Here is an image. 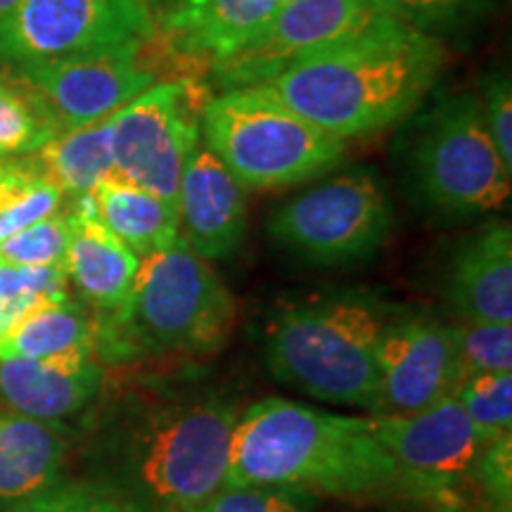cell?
I'll return each mask as SVG.
<instances>
[{"label":"cell","instance_id":"52a82bcc","mask_svg":"<svg viewBox=\"0 0 512 512\" xmlns=\"http://www.w3.org/2000/svg\"><path fill=\"white\" fill-rule=\"evenodd\" d=\"M411 166L422 200L446 216H486L510 202L512 169L498 155L479 98L470 93L441 100L427 114Z\"/></svg>","mask_w":512,"mask_h":512},{"label":"cell","instance_id":"ba28073f","mask_svg":"<svg viewBox=\"0 0 512 512\" xmlns=\"http://www.w3.org/2000/svg\"><path fill=\"white\" fill-rule=\"evenodd\" d=\"M394 214L370 171H349L287 200L268 216L275 245L313 266H347L380 252Z\"/></svg>","mask_w":512,"mask_h":512},{"label":"cell","instance_id":"8fae6325","mask_svg":"<svg viewBox=\"0 0 512 512\" xmlns=\"http://www.w3.org/2000/svg\"><path fill=\"white\" fill-rule=\"evenodd\" d=\"M195 79L152 83L112 117L114 174L176 207L185 162L200 140L209 102Z\"/></svg>","mask_w":512,"mask_h":512},{"label":"cell","instance_id":"f546056e","mask_svg":"<svg viewBox=\"0 0 512 512\" xmlns=\"http://www.w3.org/2000/svg\"><path fill=\"white\" fill-rule=\"evenodd\" d=\"M472 503L482 498L486 512L512 510V434L484 446L472 470Z\"/></svg>","mask_w":512,"mask_h":512},{"label":"cell","instance_id":"44dd1931","mask_svg":"<svg viewBox=\"0 0 512 512\" xmlns=\"http://www.w3.org/2000/svg\"><path fill=\"white\" fill-rule=\"evenodd\" d=\"M91 202L102 226L117 235L138 259L181 238L174 204L117 174L95 185Z\"/></svg>","mask_w":512,"mask_h":512},{"label":"cell","instance_id":"4dcf8cb0","mask_svg":"<svg viewBox=\"0 0 512 512\" xmlns=\"http://www.w3.org/2000/svg\"><path fill=\"white\" fill-rule=\"evenodd\" d=\"M69 297L67 268H31L0 259V299L34 309Z\"/></svg>","mask_w":512,"mask_h":512},{"label":"cell","instance_id":"d6986e66","mask_svg":"<svg viewBox=\"0 0 512 512\" xmlns=\"http://www.w3.org/2000/svg\"><path fill=\"white\" fill-rule=\"evenodd\" d=\"M140 259L95 216L91 195L76 197L69 209L67 278L95 316H110L126 304Z\"/></svg>","mask_w":512,"mask_h":512},{"label":"cell","instance_id":"e575fe53","mask_svg":"<svg viewBox=\"0 0 512 512\" xmlns=\"http://www.w3.org/2000/svg\"><path fill=\"white\" fill-rule=\"evenodd\" d=\"M34 176V166L29 162H0V207L15 197Z\"/></svg>","mask_w":512,"mask_h":512},{"label":"cell","instance_id":"3957f363","mask_svg":"<svg viewBox=\"0 0 512 512\" xmlns=\"http://www.w3.org/2000/svg\"><path fill=\"white\" fill-rule=\"evenodd\" d=\"M223 484H275L342 498H401L394 458L370 415H344L266 396L247 403L230 439Z\"/></svg>","mask_w":512,"mask_h":512},{"label":"cell","instance_id":"ac0fdd59","mask_svg":"<svg viewBox=\"0 0 512 512\" xmlns=\"http://www.w3.org/2000/svg\"><path fill=\"white\" fill-rule=\"evenodd\" d=\"M444 297L458 320L512 323V230L491 223L460 242L446 271Z\"/></svg>","mask_w":512,"mask_h":512},{"label":"cell","instance_id":"9c48e42d","mask_svg":"<svg viewBox=\"0 0 512 512\" xmlns=\"http://www.w3.org/2000/svg\"><path fill=\"white\" fill-rule=\"evenodd\" d=\"M373 430L394 458L401 498L432 512L472 508V470L491 439L453 396L413 415H380Z\"/></svg>","mask_w":512,"mask_h":512},{"label":"cell","instance_id":"277c9868","mask_svg":"<svg viewBox=\"0 0 512 512\" xmlns=\"http://www.w3.org/2000/svg\"><path fill=\"white\" fill-rule=\"evenodd\" d=\"M238 304L221 275L183 238L140 259L126 304L95 316L98 361L204 358L226 349Z\"/></svg>","mask_w":512,"mask_h":512},{"label":"cell","instance_id":"e0dca14e","mask_svg":"<svg viewBox=\"0 0 512 512\" xmlns=\"http://www.w3.org/2000/svg\"><path fill=\"white\" fill-rule=\"evenodd\" d=\"M287 0H176L162 34L169 55L188 69H211L245 48Z\"/></svg>","mask_w":512,"mask_h":512},{"label":"cell","instance_id":"6da1fadb","mask_svg":"<svg viewBox=\"0 0 512 512\" xmlns=\"http://www.w3.org/2000/svg\"><path fill=\"white\" fill-rule=\"evenodd\" d=\"M238 396L200 382L128 396L95 444V477L131 512H190L226 479Z\"/></svg>","mask_w":512,"mask_h":512},{"label":"cell","instance_id":"30bf717a","mask_svg":"<svg viewBox=\"0 0 512 512\" xmlns=\"http://www.w3.org/2000/svg\"><path fill=\"white\" fill-rule=\"evenodd\" d=\"M147 43H121L53 60L5 64V76L29 95L60 136L112 117L159 81L157 69L145 55Z\"/></svg>","mask_w":512,"mask_h":512},{"label":"cell","instance_id":"484cf974","mask_svg":"<svg viewBox=\"0 0 512 512\" xmlns=\"http://www.w3.org/2000/svg\"><path fill=\"white\" fill-rule=\"evenodd\" d=\"M451 332L463 380L477 373H512V323L458 320Z\"/></svg>","mask_w":512,"mask_h":512},{"label":"cell","instance_id":"d6a6232c","mask_svg":"<svg viewBox=\"0 0 512 512\" xmlns=\"http://www.w3.org/2000/svg\"><path fill=\"white\" fill-rule=\"evenodd\" d=\"M479 107H482L484 126L494 140L498 155L503 164L512 169V88L508 74H498L489 81Z\"/></svg>","mask_w":512,"mask_h":512},{"label":"cell","instance_id":"d590c367","mask_svg":"<svg viewBox=\"0 0 512 512\" xmlns=\"http://www.w3.org/2000/svg\"><path fill=\"white\" fill-rule=\"evenodd\" d=\"M34 309H36V306H34ZM29 311H31L29 306L10 304V302H5V299H0V337H3L5 332H8L12 325H15L17 320Z\"/></svg>","mask_w":512,"mask_h":512},{"label":"cell","instance_id":"4316f807","mask_svg":"<svg viewBox=\"0 0 512 512\" xmlns=\"http://www.w3.org/2000/svg\"><path fill=\"white\" fill-rule=\"evenodd\" d=\"M318 496L292 486L223 484L190 512H318Z\"/></svg>","mask_w":512,"mask_h":512},{"label":"cell","instance_id":"7a4b0ae2","mask_svg":"<svg viewBox=\"0 0 512 512\" xmlns=\"http://www.w3.org/2000/svg\"><path fill=\"white\" fill-rule=\"evenodd\" d=\"M444 62L446 50L437 38L401 17H384L259 88L347 143L413 112L437 83Z\"/></svg>","mask_w":512,"mask_h":512},{"label":"cell","instance_id":"2e32d148","mask_svg":"<svg viewBox=\"0 0 512 512\" xmlns=\"http://www.w3.org/2000/svg\"><path fill=\"white\" fill-rule=\"evenodd\" d=\"M105 382L98 356L0 358V408L38 422H64L88 411Z\"/></svg>","mask_w":512,"mask_h":512},{"label":"cell","instance_id":"9a60e30c","mask_svg":"<svg viewBox=\"0 0 512 512\" xmlns=\"http://www.w3.org/2000/svg\"><path fill=\"white\" fill-rule=\"evenodd\" d=\"M245 192L214 152L197 145L178 183L181 238L207 261L238 252L247 235Z\"/></svg>","mask_w":512,"mask_h":512},{"label":"cell","instance_id":"836d02e7","mask_svg":"<svg viewBox=\"0 0 512 512\" xmlns=\"http://www.w3.org/2000/svg\"><path fill=\"white\" fill-rule=\"evenodd\" d=\"M475 3L477 0H394L399 17L420 29L427 24H446Z\"/></svg>","mask_w":512,"mask_h":512},{"label":"cell","instance_id":"7c38bea8","mask_svg":"<svg viewBox=\"0 0 512 512\" xmlns=\"http://www.w3.org/2000/svg\"><path fill=\"white\" fill-rule=\"evenodd\" d=\"M157 34L150 0H22L0 24V62L53 60Z\"/></svg>","mask_w":512,"mask_h":512},{"label":"cell","instance_id":"ffe728a7","mask_svg":"<svg viewBox=\"0 0 512 512\" xmlns=\"http://www.w3.org/2000/svg\"><path fill=\"white\" fill-rule=\"evenodd\" d=\"M72 432L64 422H38L0 408V512L60 482Z\"/></svg>","mask_w":512,"mask_h":512},{"label":"cell","instance_id":"5bb4252c","mask_svg":"<svg viewBox=\"0 0 512 512\" xmlns=\"http://www.w3.org/2000/svg\"><path fill=\"white\" fill-rule=\"evenodd\" d=\"M380 415H413L437 406L463 380L451 325L430 316H394L377 347Z\"/></svg>","mask_w":512,"mask_h":512},{"label":"cell","instance_id":"5b68a950","mask_svg":"<svg viewBox=\"0 0 512 512\" xmlns=\"http://www.w3.org/2000/svg\"><path fill=\"white\" fill-rule=\"evenodd\" d=\"M392 309L337 292L280 309L268 320L264 363L275 380L330 406L377 413V347Z\"/></svg>","mask_w":512,"mask_h":512},{"label":"cell","instance_id":"cb8c5ba5","mask_svg":"<svg viewBox=\"0 0 512 512\" xmlns=\"http://www.w3.org/2000/svg\"><path fill=\"white\" fill-rule=\"evenodd\" d=\"M57 133L15 81L0 74V162L34 155Z\"/></svg>","mask_w":512,"mask_h":512},{"label":"cell","instance_id":"74e56055","mask_svg":"<svg viewBox=\"0 0 512 512\" xmlns=\"http://www.w3.org/2000/svg\"><path fill=\"white\" fill-rule=\"evenodd\" d=\"M384 512H396V510H384Z\"/></svg>","mask_w":512,"mask_h":512},{"label":"cell","instance_id":"f1b7e54d","mask_svg":"<svg viewBox=\"0 0 512 512\" xmlns=\"http://www.w3.org/2000/svg\"><path fill=\"white\" fill-rule=\"evenodd\" d=\"M8 512H131L119 498L100 484L83 479V482H60L46 486L38 494L29 496L27 501L17 503Z\"/></svg>","mask_w":512,"mask_h":512},{"label":"cell","instance_id":"d4e9b609","mask_svg":"<svg viewBox=\"0 0 512 512\" xmlns=\"http://www.w3.org/2000/svg\"><path fill=\"white\" fill-rule=\"evenodd\" d=\"M467 418L491 441L512 434V373L467 375L453 392Z\"/></svg>","mask_w":512,"mask_h":512},{"label":"cell","instance_id":"7402d4cb","mask_svg":"<svg viewBox=\"0 0 512 512\" xmlns=\"http://www.w3.org/2000/svg\"><path fill=\"white\" fill-rule=\"evenodd\" d=\"M98 328L86 304L72 297L46 302L24 313L0 337V358H60V356H98Z\"/></svg>","mask_w":512,"mask_h":512},{"label":"cell","instance_id":"603a6c76","mask_svg":"<svg viewBox=\"0 0 512 512\" xmlns=\"http://www.w3.org/2000/svg\"><path fill=\"white\" fill-rule=\"evenodd\" d=\"M112 117L72 128L48 140L34 152L31 166L72 200L91 195L95 185L114 174Z\"/></svg>","mask_w":512,"mask_h":512},{"label":"cell","instance_id":"8d00e7d4","mask_svg":"<svg viewBox=\"0 0 512 512\" xmlns=\"http://www.w3.org/2000/svg\"><path fill=\"white\" fill-rule=\"evenodd\" d=\"M19 5H22V0H0V24L8 17H12V12H15Z\"/></svg>","mask_w":512,"mask_h":512},{"label":"cell","instance_id":"4fadbf2b","mask_svg":"<svg viewBox=\"0 0 512 512\" xmlns=\"http://www.w3.org/2000/svg\"><path fill=\"white\" fill-rule=\"evenodd\" d=\"M384 17H399L394 0H287L245 48L211 69V76L221 91L261 86Z\"/></svg>","mask_w":512,"mask_h":512},{"label":"cell","instance_id":"83f0119b","mask_svg":"<svg viewBox=\"0 0 512 512\" xmlns=\"http://www.w3.org/2000/svg\"><path fill=\"white\" fill-rule=\"evenodd\" d=\"M67 245L69 211L60 209L5 240L0 245V259L31 268H64Z\"/></svg>","mask_w":512,"mask_h":512},{"label":"cell","instance_id":"8992f818","mask_svg":"<svg viewBox=\"0 0 512 512\" xmlns=\"http://www.w3.org/2000/svg\"><path fill=\"white\" fill-rule=\"evenodd\" d=\"M204 147L245 190H273L323 176L344 159V143L259 86L209 98L200 117Z\"/></svg>","mask_w":512,"mask_h":512},{"label":"cell","instance_id":"1f68e13d","mask_svg":"<svg viewBox=\"0 0 512 512\" xmlns=\"http://www.w3.org/2000/svg\"><path fill=\"white\" fill-rule=\"evenodd\" d=\"M62 200V190L34 169V176L29 178L27 185L0 207V245L17 235L19 230L34 226L60 211Z\"/></svg>","mask_w":512,"mask_h":512}]
</instances>
